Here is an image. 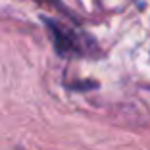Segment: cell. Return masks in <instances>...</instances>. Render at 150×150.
<instances>
[{
	"label": "cell",
	"instance_id": "obj_1",
	"mask_svg": "<svg viewBox=\"0 0 150 150\" xmlns=\"http://www.w3.org/2000/svg\"><path fill=\"white\" fill-rule=\"evenodd\" d=\"M52 31V39L56 44V50L64 56H83L87 54V44L81 40V35H75L67 27H62L58 23L46 21Z\"/></svg>",
	"mask_w": 150,
	"mask_h": 150
}]
</instances>
